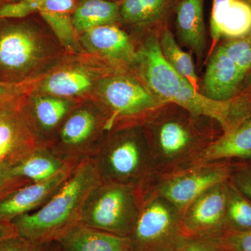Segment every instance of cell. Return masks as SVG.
<instances>
[{
	"mask_svg": "<svg viewBox=\"0 0 251 251\" xmlns=\"http://www.w3.org/2000/svg\"><path fill=\"white\" fill-rule=\"evenodd\" d=\"M233 163L229 181L251 201V158Z\"/></svg>",
	"mask_w": 251,
	"mask_h": 251,
	"instance_id": "cell-31",
	"label": "cell"
},
{
	"mask_svg": "<svg viewBox=\"0 0 251 251\" xmlns=\"http://www.w3.org/2000/svg\"><path fill=\"white\" fill-rule=\"evenodd\" d=\"M133 67L150 92L166 105H174L196 117H205L227 128L237 111L235 100L217 101L207 98L178 74L162 55L158 33L147 36L137 50Z\"/></svg>",
	"mask_w": 251,
	"mask_h": 251,
	"instance_id": "cell-1",
	"label": "cell"
},
{
	"mask_svg": "<svg viewBox=\"0 0 251 251\" xmlns=\"http://www.w3.org/2000/svg\"><path fill=\"white\" fill-rule=\"evenodd\" d=\"M29 181L14 174L12 166L0 162V201L18 188L29 184Z\"/></svg>",
	"mask_w": 251,
	"mask_h": 251,
	"instance_id": "cell-32",
	"label": "cell"
},
{
	"mask_svg": "<svg viewBox=\"0 0 251 251\" xmlns=\"http://www.w3.org/2000/svg\"><path fill=\"white\" fill-rule=\"evenodd\" d=\"M211 242L226 251H251V229L226 231Z\"/></svg>",
	"mask_w": 251,
	"mask_h": 251,
	"instance_id": "cell-28",
	"label": "cell"
},
{
	"mask_svg": "<svg viewBox=\"0 0 251 251\" xmlns=\"http://www.w3.org/2000/svg\"><path fill=\"white\" fill-rule=\"evenodd\" d=\"M7 1H9V2H10V1H12L11 0H7Z\"/></svg>",
	"mask_w": 251,
	"mask_h": 251,
	"instance_id": "cell-40",
	"label": "cell"
},
{
	"mask_svg": "<svg viewBox=\"0 0 251 251\" xmlns=\"http://www.w3.org/2000/svg\"><path fill=\"white\" fill-rule=\"evenodd\" d=\"M143 198L141 188L100 182L87 196L79 223L120 237H130L139 217Z\"/></svg>",
	"mask_w": 251,
	"mask_h": 251,
	"instance_id": "cell-7",
	"label": "cell"
},
{
	"mask_svg": "<svg viewBox=\"0 0 251 251\" xmlns=\"http://www.w3.org/2000/svg\"><path fill=\"white\" fill-rule=\"evenodd\" d=\"M106 124V115L95 102H81L46 147L63 161L79 164L97 152L108 133Z\"/></svg>",
	"mask_w": 251,
	"mask_h": 251,
	"instance_id": "cell-10",
	"label": "cell"
},
{
	"mask_svg": "<svg viewBox=\"0 0 251 251\" xmlns=\"http://www.w3.org/2000/svg\"><path fill=\"white\" fill-rule=\"evenodd\" d=\"M177 0H122L119 21L129 25L150 27L164 26Z\"/></svg>",
	"mask_w": 251,
	"mask_h": 251,
	"instance_id": "cell-22",
	"label": "cell"
},
{
	"mask_svg": "<svg viewBox=\"0 0 251 251\" xmlns=\"http://www.w3.org/2000/svg\"><path fill=\"white\" fill-rule=\"evenodd\" d=\"M244 99H247L248 101L251 104V82L249 87H247V90L244 91V93L241 94Z\"/></svg>",
	"mask_w": 251,
	"mask_h": 251,
	"instance_id": "cell-38",
	"label": "cell"
},
{
	"mask_svg": "<svg viewBox=\"0 0 251 251\" xmlns=\"http://www.w3.org/2000/svg\"><path fill=\"white\" fill-rule=\"evenodd\" d=\"M39 13L67 52L75 54L86 53L81 46L80 36L74 27L71 15L72 12L41 11Z\"/></svg>",
	"mask_w": 251,
	"mask_h": 251,
	"instance_id": "cell-26",
	"label": "cell"
},
{
	"mask_svg": "<svg viewBox=\"0 0 251 251\" xmlns=\"http://www.w3.org/2000/svg\"><path fill=\"white\" fill-rule=\"evenodd\" d=\"M77 165L63 161L47 147H38L29 156L12 166V171L16 176L36 183L49 179L59 172Z\"/></svg>",
	"mask_w": 251,
	"mask_h": 251,
	"instance_id": "cell-23",
	"label": "cell"
},
{
	"mask_svg": "<svg viewBox=\"0 0 251 251\" xmlns=\"http://www.w3.org/2000/svg\"><path fill=\"white\" fill-rule=\"evenodd\" d=\"M43 251H62V250L57 242H51L44 244Z\"/></svg>",
	"mask_w": 251,
	"mask_h": 251,
	"instance_id": "cell-37",
	"label": "cell"
},
{
	"mask_svg": "<svg viewBox=\"0 0 251 251\" xmlns=\"http://www.w3.org/2000/svg\"><path fill=\"white\" fill-rule=\"evenodd\" d=\"M24 1H42V0H24Z\"/></svg>",
	"mask_w": 251,
	"mask_h": 251,
	"instance_id": "cell-39",
	"label": "cell"
},
{
	"mask_svg": "<svg viewBox=\"0 0 251 251\" xmlns=\"http://www.w3.org/2000/svg\"><path fill=\"white\" fill-rule=\"evenodd\" d=\"M204 0H177L175 5V28L178 39L202 62L206 49Z\"/></svg>",
	"mask_w": 251,
	"mask_h": 251,
	"instance_id": "cell-20",
	"label": "cell"
},
{
	"mask_svg": "<svg viewBox=\"0 0 251 251\" xmlns=\"http://www.w3.org/2000/svg\"><path fill=\"white\" fill-rule=\"evenodd\" d=\"M76 166L71 167L40 182L18 188L0 201V222L13 220L37 210L59 191Z\"/></svg>",
	"mask_w": 251,
	"mask_h": 251,
	"instance_id": "cell-16",
	"label": "cell"
},
{
	"mask_svg": "<svg viewBox=\"0 0 251 251\" xmlns=\"http://www.w3.org/2000/svg\"><path fill=\"white\" fill-rule=\"evenodd\" d=\"M42 1L18 0L6 3L0 6V20L21 19L34 13L39 12Z\"/></svg>",
	"mask_w": 251,
	"mask_h": 251,
	"instance_id": "cell-30",
	"label": "cell"
},
{
	"mask_svg": "<svg viewBox=\"0 0 251 251\" xmlns=\"http://www.w3.org/2000/svg\"></svg>",
	"mask_w": 251,
	"mask_h": 251,
	"instance_id": "cell-41",
	"label": "cell"
},
{
	"mask_svg": "<svg viewBox=\"0 0 251 251\" xmlns=\"http://www.w3.org/2000/svg\"><path fill=\"white\" fill-rule=\"evenodd\" d=\"M82 49L119 70L133 68L138 52L128 34L115 24L99 26L80 36Z\"/></svg>",
	"mask_w": 251,
	"mask_h": 251,
	"instance_id": "cell-15",
	"label": "cell"
},
{
	"mask_svg": "<svg viewBox=\"0 0 251 251\" xmlns=\"http://www.w3.org/2000/svg\"><path fill=\"white\" fill-rule=\"evenodd\" d=\"M75 9L74 0H43L39 11H68Z\"/></svg>",
	"mask_w": 251,
	"mask_h": 251,
	"instance_id": "cell-35",
	"label": "cell"
},
{
	"mask_svg": "<svg viewBox=\"0 0 251 251\" xmlns=\"http://www.w3.org/2000/svg\"><path fill=\"white\" fill-rule=\"evenodd\" d=\"M81 101L32 93L27 96L26 111L39 147H46L73 109Z\"/></svg>",
	"mask_w": 251,
	"mask_h": 251,
	"instance_id": "cell-17",
	"label": "cell"
},
{
	"mask_svg": "<svg viewBox=\"0 0 251 251\" xmlns=\"http://www.w3.org/2000/svg\"><path fill=\"white\" fill-rule=\"evenodd\" d=\"M251 158V110L232 122L203 150L191 166Z\"/></svg>",
	"mask_w": 251,
	"mask_h": 251,
	"instance_id": "cell-18",
	"label": "cell"
},
{
	"mask_svg": "<svg viewBox=\"0 0 251 251\" xmlns=\"http://www.w3.org/2000/svg\"><path fill=\"white\" fill-rule=\"evenodd\" d=\"M0 105V162L14 166L39 146L26 111L27 96Z\"/></svg>",
	"mask_w": 251,
	"mask_h": 251,
	"instance_id": "cell-13",
	"label": "cell"
},
{
	"mask_svg": "<svg viewBox=\"0 0 251 251\" xmlns=\"http://www.w3.org/2000/svg\"><path fill=\"white\" fill-rule=\"evenodd\" d=\"M209 24L215 42L245 36L251 31V0H213Z\"/></svg>",
	"mask_w": 251,
	"mask_h": 251,
	"instance_id": "cell-19",
	"label": "cell"
},
{
	"mask_svg": "<svg viewBox=\"0 0 251 251\" xmlns=\"http://www.w3.org/2000/svg\"><path fill=\"white\" fill-rule=\"evenodd\" d=\"M92 159L103 183L145 189L153 176L152 160L143 126L108 132Z\"/></svg>",
	"mask_w": 251,
	"mask_h": 251,
	"instance_id": "cell-4",
	"label": "cell"
},
{
	"mask_svg": "<svg viewBox=\"0 0 251 251\" xmlns=\"http://www.w3.org/2000/svg\"><path fill=\"white\" fill-rule=\"evenodd\" d=\"M45 74L32 80L18 83L0 81V105L12 99L34 92L36 87L39 85V82L45 75Z\"/></svg>",
	"mask_w": 251,
	"mask_h": 251,
	"instance_id": "cell-29",
	"label": "cell"
},
{
	"mask_svg": "<svg viewBox=\"0 0 251 251\" xmlns=\"http://www.w3.org/2000/svg\"><path fill=\"white\" fill-rule=\"evenodd\" d=\"M227 231L251 229V201L242 194L234 185L227 182Z\"/></svg>",
	"mask_w": 251,
	"mask_h": 251,
	"instance_id": "cell-27",
	"label": "cell"
},
{
	"mask_svg": "<svg viewBox=\"0 0 251 251\" xmlns=\"http://www.w3.org/2000/svg\"><path fill=\"white\" fill-rule=\"evenodd\" d=\"M56 242L62 251H129L128 237H122L77 224Z\"/></svg>",
	"mask_w": 251,
	"mask_h": 251,
	"instance_id": "cell-21",
	"label": "cell"
},
{
	"mask_svg": "<svg viewBox=\"0 0 251 251\" xmlns=\"http://www.w3.org/2000/svg\"><path fill=\"white\" fill-rule=\"evenodd\" d=\"M71 59L46 73L34 93L78 100L91 99L100 81L119 69L92 55Z\"/></svg>",
	"mask_w": 251,
	"mask_h": 251,
	"instance_id": "cell-12",
	"label": "cell"
},
{
	"mask_svg": "<svg viewBox=\"0 0 251 251\" xmlns=\"http://www.w3.org/2000/svg\"><path fill=\"white\" fill-rule=\"evenodd\" d=\"M18 234L17 229L13 223L0 222V241Z\"/></svg>",
	"mask_w": 251,
	"mask_h": 251,
	"instance_id": "cell-36",
	"label": "cell"
},
{
	"mask_svg": "<svg viewBox=\"0 0 251 251\" xmlns=\"http://www.w3.org/2000/svg\"><path fill=\"white\" fill-rule=\"evenodd\" d=\"M180 251H226L210 240L188 238Z\"/></svg>",
	"mask_w": 251,
	"mask_h": 251,
	"instance_id": "cell-34",
	"label": "cell"
},
{
	"mask_svg": "<svg viewBox=\"0 0 251 251\" xmlns=\"http://www.w3.org/2000/svg\"><path fill=\"white\" fill-rule=\"evenodd\" d=\"M44 244H36L20 235L0 241V251H43Z\"/></svg>",
	"mask_w": 251,
	"mask_h": 251,
	"instance_id": "cell-33",
	"label": "cell"
},
{
	"mask_svg": "<svg viewBox=\"0 0 251 251\" xmlns=\"http://www.w3.org/2000/svg\"><path fill=\"white\" fill-rule=\"evenodd\" d=\"M143 195L139 217L128 237V251H181L188 239L181 226V211L153 191Z\"/></svg>",
	"mask_w": 251,
	"mask_h": 251,
	"instance_id": "cell-9",
	"label": "cell"
},
{
	"mask_svg": "<svg viewBox=\"0 0 251 251\" xmlns=\"http://www.w3.org/2000/svg\"><path fill=\"white\" fill-rule=\"evenodd\" d=\"M100 182L93 159L80 162L44 205L11 221L18 235L36 244L55 242L79 224L87 196Z\"/></svg>",
	"mask_w": 251,
	"mask_h": 251,
	"instance_id": "cell-3",
	"label": "cell"
},
{
	"mask_svg": "<svg viewBox=\"0 0 251 251\" xmlns=\"http://www.w3.org/2000/svg\"><path fill=\"white\" fill-rule=\"evenodd\" d=\"M120 4L111 0H82L73 13L74 27L79 36L99 26L119 21Z\"/></svg>",
	"mask_w": 251,
	"mask_h": 251,
	"instance_id": "cell-24",
	"label": "cell"
},
{
	"mask_svg": "<svg viewBox=\"0 0 251 251\" xmlns=\"http://www.w3.org/2000/svg\"><path fill=\"white\" fill-rule=\"evenodd\" d=\"M227 182L209 188L183 211L181 226L186 237L212 241L227 231Z\"/></svg>",
	"mask_w": 251,
	"mask_h": 251,
	"instance_id": "cell-14",
	"label": "cell"
},
{
	"mask_svg": "<svg viewBox=\"0 0 251 251\" xmlns=\"http://www.w3.org/2000/svg\"><path fill=\"white\" fill-rule=\"evenodd\" d=\"M232 166L230 161L211 162L153 176L143 192L153 191L183 212L208 189L228 181Z\"/></svg>",
	"mask_w": 251,
	"mask_h": 251,
	"instance_id": "cell-11",
	"label": "cell"
},
{
	"mask_svg": "<svg viewBox=\"0 0 251 251\" xmlns=\"http://www.w3.org/2000/svg\"><path fill=\"white\" fill-rule=\"evenodd\" d=\"M54 58L46 38L23 23L0 20V81L18 82L40 76Z\"/></svg>",
	"mask_w": 251,
	"mask_h": 251,
	"instance_id": "cell-6",
	"label": "cell"
},
{
	"mask_svg": "<svg viewBox=\"0 0 251 251\" xmlns=\"http://www.w3.org/2000/svg\"><path fill=\"white\" fill-rule=\"evenodd\" d=\"M160 50L162 55L178 74L187 79L196 90L198 89V77L191 54L181 49L166 25L160 29L158 34Z\"/></svg>",
	"mask_w": 251,
	"mask_h": 251,
	"instance_id": "cell-25",
	"label": "cell"
},
{
	"mask_svg": "<svg viewBox=\"0 0 251 251\" xmlns=\"http://www.w3.org/2000/svg\"><path fill=\"white\" fill-rule=\"evenodd\" d=\"M176 108L169 109L166 105L143 126L152 160L153 176L191 166L219 135L202 123L205 117Z\"/></svg>",
	"mask_w": 251,
	"mask_h": 251,
	"instance_id": "cell-2",
	"label": "cell"
},
{
	"mask_svg": "<svg viewBox=\"0 0 251 251\" xmlns=\"http://www.w3.org/2000/svg\"><path fill=\"white\" fill-rule=\"evenodd\" d=\"M90 100L106 115L108 132L143 126L167 105L143 81L125 71H116L104 77Z\"/></svg>",
	"mask_w": 251,
	"mask_h": 251,
	"instance_id": "cell-5",
	"label": "cell"
},
{
	"mask_svg": "<svg viewBox=\"0 0 251 251\" xmlns=\"http://www.w3.org/2000/svg\"><path fill=\"white\" fill-rule=\"evenodd\" d=\"M251 82V31L237 39H224L214 50L204 72L201 94L226 101L244 93Z\"/></svg>",
	"mask_w": 251,
	"mask_h": 251,
	"instance_id": "cell-8",
	"label": "cell"
}]
</instances>
